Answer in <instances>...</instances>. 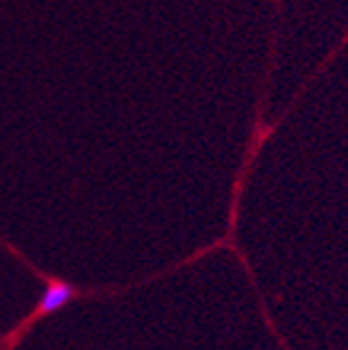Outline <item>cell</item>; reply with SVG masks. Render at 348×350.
I'll return each mask as SVG.
<instances>
[{"label": "cell", "mask_w": 348, "mask_h": 350, "mask_svg": "<svg viewBox=\"0 0 348 350\" xmlns=\"http://www.w3.org/2000/svg\"><path fill=\"white\" fill-rule=\"evenodd\" d=\"M73 297H76V290L69 282H64V280H47V290H44L37 309L29 314V321H34L39 317H47L51 312H59Z\"/></svg>", "instance_id": "cell-1"}]
</instances>
